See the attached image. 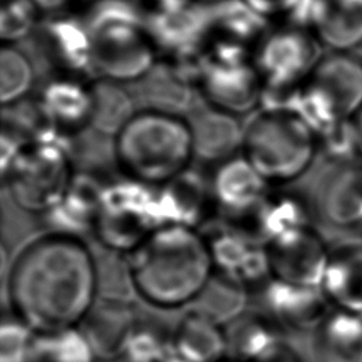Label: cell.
<instances>
[{"label": "cell", "instance_id": "26", "mask_svg": "<svg viewBox=\"0 0 362 362\" xmlns=\"http://www.w3.org/2000/svg\"><path fill=\"white\" fill-rule=\"evenodd\" d=\"M314 332L320 362H362V315L334 308Z\"/></svg>", "mask_w": 362, "mask_h": 362}, {"label": "cell", "instance_id": "11", "mask_svg": "<svg viewBox=\"0 0 362 362\" xmlns=\"http://www.w3.org/2000/svg\"><path fill=\"white\" fill-rule=\"evenodd\" d=\"M320 45L311 30L287 24L260 38L253 62L264 85L301 88L322 57Z\"/></svg>", "mask_w": 362, "mask_h": 362}, {"label": "cell", "instance_id": "18", "mask_svg": "<svg viewBox=\"0 0 362 362\" xmlns=\"http://www.w3.org/2000/svg\"><path fill=\"white\" fill-rule=\"evenodd\" d=\"M185 119L192 134L194 160L218 165L242 154L243 127L238 116L205 103Z\"/></svg>", "mask_w": 362, "mask_h": 362}, {"label": "cell", "instance_id": "9", "mask_svg": "<svg viewBox=\"0 0 362 362\" xmlns=\"http://www.w3.org/2000/svg\"><path fill=\"white\" fill-rule=\"evenodd\" d=\"M201 233L216 277L247 294H256L272 279L267 247L249 226L215 218Z\"/></svg>", "mask_w": 362, "mask_h": 362}, {"label": "cell", "instance_id": "41", "mask_svg": "<svg viewBox=\"0 0 362 362\" xmlns=\"http://www.w3.org/2000/svg\"><path fill=\"white\" fill-rule=\"evenodd\" d=\"M40 13H57L71 0H31Z\"/></svg>", "mask_w": 362, "mask_h": 362}, {"label": "cell", "instance_id": "29", "mask_svg": "<svg viewBox=\"0 0 362 362\" xmlns=\"http://www.w3.org/2000/svg\"><path fill=\"white\" fill-rule=\"evenodd\" d=\"M92 100L90 126L105 136H116L134 116V102L120 82L99 79L89 88Z\"/></svg>", "mask_w": 362, "mask_h": 362}, {"label": "cell", "instance_id": "1", "mask_svg": "<svg viewBox=\"0 0 362 362\" xmlns=\"http://www.w3.org/2000/svg\"><path fill=\"white\" fill-rule=\"evenodd\" d=\"M99 272L82 239L45 233L10 264L11 311L35 332L75 328L98 298Z\"/></svg>", "mask_w": 362, "mask_h": 362}, {"label": "cell", "instance_id": "3", "mask_svg": "<svg viewBox=\"0 0 362 362\" xmlns=\"http://www.w3.org/2000/svg\"><path fill=\"white\" fill-rule=\"evenodd\" d=\"M113 157L124 177L160 187L194 161L189 124L181 115L137 110L113 137Z\"/></svg>", "mask_w": 362, "mask_h": 362}, {"label": "cell", "instance_id": "8", "mask_svg": "<svg viewBox=\"0 0 362 362\" xmlns=\"http://www.w3.org/2000/svg\"><path fill=\"white\" fill-rule=\"evenodd\" d=\"M362 107V59L349 52L322 55L300 89L296 110L318 133Z\"/></svg>", "mask_w": 362, "mask_h": 362}, {"label": "cell", "instance_id": "39", "mask_svg": "<svg viewBox=\"0 0 362 362\" xmlns=\"http://www.w3.org/2000/svg\"><path fill=\"white\" fill-rule=\"evenodd\" d=\"M253 11L264 20L277 16H288L300 0H243Z\"/></svg>", "mask_w": 362, "mask_h": 362}, {"label": "cell", "instance_id": "12", "mask_svg": "<svg viewBox=\"0 0 362 362\" xmlns=\"http://www.w3.org/2000/svg\"><path fill=\"white\" fill-rule=\"evenodd\" d=\"M260 311L286 331H315L334 310L321 286L270 279L257 293Z\"/></svg>", "mask_w": 362, "mask_h": 362}, {"label": "cell", "instance_id": "35", "mask_svg": "<svg viewBox=\"0 0 362 362\" xmlns=\"http://www.w3.org/2000/svg\"><path fill=\"white\" fill-rule=\"evenodd\" d=\"M34 68L25 54L3 45L0 54V100L4 106L20 102L33 88Z\"/></svg>", "mask_w": 362, "mask_h": 362}, {"label": "cell", "instance_id": "46", "mask_svg": "<svg viewBox=\"0 0 362 362\" xmlns=\"http://www.w3.org/2000/svg\"><path fill=\"white\" fill-rule=\"evenodd\" d=\"M78 1H90V0H78Z\"/></svg>", "mask_w": 362, "mask_h": 362}, {"label": "cell", "instance_id": "42", "mask_svg": "<svg viewBox=\"0 0 362 362\" xmlns=\"http://www.w3.org/2000/svg\"><path fill=\"white\" fill-rule=\"evenodd\" d=\"M356 129H358V134H359V143H361V156H362V107L358 110V113L354 116Z\"/></svg>", "mask_w": 362, "mask_h": 362}, {"label": "cell", "instance_id": "44", "mask_svg": "<svg viewBox=\"0 0 362 362\" xmlns=\"http://www.w3.org/2000/svg\"><path fill=\"white\" fill-rule=\"evenodd\" d=\"M198 3H202V4H206V6H212V4H216L219 1H223V0H195Z\"/></svg>", "mask_w": 362, "mask_h": 362}, {"label": "cell", "instance_id": "38", "mask_svg": "<svg viewBox=\"0 0 362 362\" xmlns=\"http://www.w3.org/2000/svg\"><path fill=\"white\" fill-rule=\"evenodd\" d=\"M40 10L31 0H4L0 13V35L4 42L27 37L37 23Z\"/></svg>", "mask_w": 362, "mask_h": 362}, {"label": "cell", "instance_id": "40", "mask_svg": "<svg viewBox=\"0 0 362 362\" xmlns=\"http://www.w3.org/2000/svg\"><path fill=\"white\" fill-rule=\"evenodd\" d=\"M260 362H301V359L298 358L296 351H293L287 344V345H284L283 348H280L279 351H276L274 354H272L270 356L264 358Z\"/></svg>", "mask_w": 362, "mask_h": 362}, {"label": "cell", "instance_id": "7", "mask_svg": "<svg viewBox=\"0 0 362 362\" xmlns=\"http://www.w3.org/2000/svg\"><path fill=\"white\" fill-rule=\"evenodd\" d=\"M160 226L157 187L124 175L106 181L93 229L105 249L124 256Z\"/></svg>", "mask_w": 362, "mask_h": 362}, {"label": "cell", "instance_id": "10", "mask_svg": "<svg viewBox=\"0 0 362 362\" xmlns=\"http://www.w3.org/2000/svg\"><path fill=\"white\" fill-rule=\"evenodd\" d=\"M198 74L209 106L239 116L260 105L264 82L245 47L219 40Z\"/></svg>", "mask_w": 362, "mask_h": 362}, {"label": "cell", "instance_id": "24", "mask_svg": "<svg viewBox=\"0 0 362 362\" xmlns=\"http://www.w3.org/2000/svg\"><path fill=\"white\" fill-rule=\"evenodd\" d=\"M321 287L334 308L362 315V242L331 249Z\"/></svg>", "mask_w": 362, "mask_h": 362}, {"label": "cell", "instance_id": "22", "mask_svg": "<svg viewBox=\"0 0 362 362\" xmlns=\"http://www.w3.org/2000/svg\"><path fill=\"white\" fill-rule=\"evenodd\" d=\"M308 226L311 209L305 198L281 187L270 188L249 218V228L264 245Z\"/></svg>", "mask_w": 362, "mask_h": 362}, {"label": "cell", "instance_id": "25", "mask_svg": "<svg viewBox=\"0 0 362 362\" xmlns=\"http://www.w3.org/2000/svg\"><path fill=\"white\" fill-rule=\"evenodd\" d=\"M174 351L188 362H219L228 356L225 327L201 310H188L173 331Z\"/></svg>", "mask_w": 362, "mask_h": 362}, {"label": "cell", "instance_id": "37", "mask_svg": "<svg viewBox=\"0 0 362 362\" xmlns=\"http://www.w3.org/2000/svg\"><path fill=\"white\" fill-rule=\"evenodd\" d=\"M37 334L13 311L4 313L0 325V362H30Z\"/></svg>", "mask_w": 362, "mask_h": 362}, {"label": "cell", "instance_id": "33", "mask_svg": "<svg viewBox=\"0 0 362 362\" xmlns=\"http://www.w3.org/2000/svg\"><path fill=\"white\" fill-rule=\"evenodd\" d=\"M174 352L173 331L156 320H141L130 334L119 362H163Z\"/></svg>", "mask_w": 362, "mask_h": 362}, {"label": "cell", "instance_id": "16", "mask_svg": "<svg viewBox=\"0 0 362 362\" xmlns=\"http://www.w3.org/2000/svg\"><path fill=\"white\" fill-rule=\"evenodd\" d=\"M141 314L123 297H98L78 328L92 346L98 361H117Z\"/></svg>", "mask_w": 362, "mask_h": 362}, {"label": "cell", "instance_id": "28", "mask_svg": "<svg viewBox=\"0 0 362 362\" xmlns=\"http://www.w3.org/2000/svg\"><path fill=\"white\" fill-rule=\"evenodd\" d=\"M42 106L47 117L57 129L76 132L90 124L92 100L89 89H83L75 81L61 79L49 83L42 95Z\"/></svg>", "mask_w": 362, "mask_h": 362}, {"label": "cell", "instance_id": "14", "mask_svg": "<svg viewBox=\"0 0 362 362\" xmlns=\"http://www.w3.org/2000/svg\"><path fill=\"white\" fill-rule=\"evenodd\" d=\"M209 180L216 212L236 222L249 219L272 188L242 154L215 165Z\"/></svg>", "mask_w": 362, "mask_h": 362}, {"label": "cell", "instance_id": "27", "mask_svg": "<svg viewBox=\"0 0 362 362\" xmlns=\"http://www.w3.org/2000/svg\"><path fill=\"white\" fill-rule=\"evenodd\" d=\"M44 38L49 59L58 66L74 72L92 69L90 35L85 21L55 18L44 30Z\"/></svg>", "mask_w": 362, "mask_h": 362}, {"label": "cell", "instance_id": "5", "mask_svg": "<svg viewBox=\"0 0 362 362\" xmlns=\"http://www.w3.org/2000/svg\"><path fill=\"white\" fill-rule=\"evenodd\" d=\"M92 69L115 82L140 81L154 66V44L146 18L126 0H99L85 20Z\"/></svg>", "mask_w": 362, "mask_h": 362}, {"label": "cell", "instance_id": "45", "mask_svg": "<svg viewBox=\"0 0 362 362\" xmlns=\"http://www.w3.org/2000/svg\"><path fill=\"white\" fill-rule=\"evenodd\" d=\"M219 362H240V361H238V359H235V358H232V356H225V358L221 359Z\"/></svg>", "mask_w": 362, "mask_h": 362}, {"label": "cell", "instance_id": "20", "mask_svg": "<svg viewBox=\"0 0 362 362\" xmlns=\"http://www.w3.org/2000/svg\"><path fill=\"white\" fill-rule=\"evenodd\" d=\"M317 205L324 219L337 228L362 225V164L332 165L321 180Z\"/></svg>", "mask_w": 362, "mask_h": 362}, {"label": "cell", "instance_id": "31", "mask_svg": "<svg viewBox=\"0 0 362 362\" xmlns=\"http://www.w3.org/2000/svg\"><path fill=\"white\" fill-rule=\"evenodd\" d=\"M211 30H216L221 40L246 47L247 42L260 41L264 33V20L243 0H223L212 4Z\"/></svg>", "mask_w": 362, "mask_h": 362}, {"label": "cell", "instance_id": "4", "mask_svg": "<svg viewBox=\"0 0 362 362\" xmlns=\"http://www.w3.org/2000/svg\"><path fill=\"white\" fill-rule=\"evenodd\" d=\"M317 153V132L297 110L260 109L243 126L242 156L270 185L300 178Z\"/></svg>", "mask_w": 362, "mask_h": 362}, {"label": "cell", "instance_id": "34", "mask_svg": "<svg viewBox=\"0 0 362 362\" xmlns=\"http://www.w3.org/2000/svg\"><path fill=\"white\" fill-rule=\"evenodd\" d=\"M247 293L212 274L209 283L194 301L192 308L211 315L223 327L246 311Z\"/></svg>", "mask_w": 362, "mask_h": 362}, {"label": "cell", "instance_id": "6", "mask_svg": "<svg viewBox=\"0 0 362 362\" xmlns=\"http://www.w3.org/2000/svg\"><path fill=\"white\" fill-rule=\"evenodd\" d=\"M74 175L68 144L51 137L27 143L1 180L20 209L41 216L62 199Z\"/></svg>", "mask_w": 362, "mask_h": 362}, {"label": "cell", "instance_id": "23", "mask_svg": "<svg viewBox=\"0 0 362 362\" xmlns=\"http://www.w3.org/2000/svg\"><path fill=\"white\" fill-rule=\"evenodd\" d=\"M228 356L260 362L284 345L286 329L260 310H246L225 325Z\"/></svg>", "mask_w": 362, "mask_h": 362}, {"label": "cell", "instance_id": "15", "mask_svg": "<svg viewBox=\"0 0 362 362\" xmlns=\"http://www.w3.org/2000/svg\"><path fill=\"white\" fill-rule=\"evenodd\" d=\"M157 202L163 225L201 230L216 214L211 180L191 167L157 187Z\"/></svg>", "mask_w": 362, "mask_h": 362}, {"label": "cell", "instance_id": "32", "mask_svg": "<svg viewBox=\"0 0 362 362\" xmlns=\"http://www.w3.org/2000/svg\"><path fill=\"white\" fill-rule=\"evenodd\" d=\"M30 362H98L78 327L37 334Z\"/></svg>", "mask_w": 362, "mask_h": 362}, {"label": "cell", "instance_id": "2", "mask_svg": "<svg viewBox=\"0 0 362 362\" xmlns=\"http://www.w3.org/2000/svg\"><path fill=\"white\" fill-rule=\"evenodd\" d=\"M123 257L134 291L164 310L194 303L214 274L201 230L187 226L163 225Z\"/></svg>", "mask_w": 362, "mask_h": 362}, {"label": "cell", "instance_id": "43", "mask_svg": "<svg viewBox=\"0 0 362 362\" xmlns=\"http://www.w3.org/2000/svg\"><path fill=\"white\" fill-rule=\"evenodd\" d=\"M163 362H188L187 359H184L182 356H180L175 351L171 354V355H168Z\"/></svg>", "mask_w": 362, "mask_h": 362}, {"label": "cell", "instance_id": "30", "mask_svg": "<svg viewBox=\"0 0 362 362\" xmlns=\"http://www.w3.org/2000/svg\"><path fill=\"white\" fill-rule=\"evenodd\" d=\"M137 82H140L141 96L151 103L146 109L180 115L191 103V88L177 68L154 64Z\"/></svg>", "mask_w": 362, "mask_h": 362}, {"label": "cell", "instance_id": "19", "mask_svg": "<svg viewBox=\"0 0 362 362\" xmlns=\"http://www.w3.org/2000/svg\"><path fill=\"white\" fill-rule=\"evenodd\" d=\"M206 4L195 0L165 8H156L146 18L147 33L156 45L168 51H187L198 45L211 30V13Z\"/></svg>", "mask_w": 362, "mask_h": 362}, {"label": "cell", "instance_id": "36", "mask_svg": "<svg viewBox=\"0 0 362 362\" xmlns=\"http://www.w3.org/2000/svg\"><path fill=\"white\" fill-rule=\"evenodd\" d=\"M318 153L332 165L355 163L361 156L359 134L354 117L341 119L317 133Z\"/></svg>", "mask_w": 362, "mask_h": 362}, {"label": "cell", "instance_id": "13", "mask_svg": "<svg viewBox=\"0 0 362 362\" xmlns=\"http://www.w3.org/2000/svg\"><path fill=\"white\" fill-rule=\"evenodd\" d=\"M266 247L273 279L301 286L322 284L331 249L313 226L288 233Z\"/></svg>", "mask_w": 362, "mask_h": 362}, {"label": "cell", "instance_id": "17", "mask_svg": "<svg viewBox=\"0 0 362 362\" xmlns=\"http://www.w3.org/2000/svg\"><path fill=\"white\" fill-rule=\"evenodd\" d=\"M105 184L92 173H75L62 199L40 216L47 233L82 240L93 235Z\"/></svg>", "mask_w": 362, "mask_h": 362}, {"label": "cell", "instance_id": "21", "mask_svg": "<svg viewBox=\"0 0 362 362\" xmlns=\"http://www.w3.org/2000/svg\"><path fill=\"white\" fill-rule=\"evenodd\" d=\"M308 28L332 52L362 45V0H310Z\"/></svg>", "mask_w": 362, "mask_h": 362}]
</instances>
